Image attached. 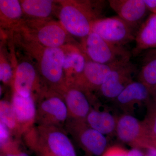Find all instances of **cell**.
Listing matches in <instances>:
<instances>
[{"instance_id": "cell-19", "label": "cell", "mask_w": 156, "mask_h": 156, "mask_svg": "<svg viewBox=\"0 0 156 156\" xmlns=\"http://www.w3.org/2000/svg\"><path fill=\"white\" fill-rule=\"evenodd\" d=\"M87 58L82 50L73 47L65 57L63 64L64 70L67 74L66 84L72 83L83 72Z\"/></svg>"}, {"instance_id": "cell-32", "label": "cell", "mask_w": 156, "mask_h": 156, "mask_svg": "<svg viewBox=\"0 0 156 156\" xmlns=\"http://www.w3.org/2000/svg\"><path fill=\"white\" fill-rule=\"evenodd\" d=\"M128 156H145L139 149L132 148L128 151Z\"/></svg>"}, {"instance_id": "cell-23", "label": "cell", "mask_w": 156, "mask_h": 156, "mask_svg": "<svg viewBox=\"0 0 156 156\" xmlns=\"http://www.w3.org/2000/svg\"><path fill=\"white\" fill-rule=\"evenodd\" d=\"M26 143L37 156H56L52 153L39 138L35 127L24 134Z\"/></svg>"}, {"instance_id": "cell-24", "label": "cell", "mask_w": 156, "mask_h": 156, "mask_svg": "<svg viewBox=\"0 0 156 156\" xmlns=\"http://www.w3.org/2000/svg\"><path fill=\"white\" fill-rule=\"evenodd\" d=\"M0 11L1 16L10 20L19 19L23 12L21 3L17 0H1Z\"/></svg>"}, {"instance_id": "cell-10", "label": "cell", "mask_w": 156, "mask_h": 156, "mask_svg": "<svg viewBox=\"0 0 156 156\" xmlns=\"http://www.w3.org/2000/svg\"><path fill=\"white\" fill-rule=\"evenodd\" d=\"M35 128L40 139L55 155L77 156L73 143L61 128L38 125Z\"/></svg>"}, {"instance_id": "cell-13", "label": "cell", "mask_w": 156, "mask_h": 156, "mask_svg": "<svg viewBox=\"0 0 156 156\" xmlns=\"http://www.w3.org/2000/svg\"><path fill=\"white\" fill-rule=\"evenodd\" d=\"M11 103L18 123L19 136L24 135L36 122L37 105L35 98L24 97L14 92Z\"/></svg>"}, {"instance_id": "cell-21", "label": "cell", "mask_w": 156, "mask_h": 156, "mask_svg": "<svg viewBox=\"0 0 156 156\" xmlns=\"http://www.w3.org/2000/svg\"><path fill=\"white\" fill-rule=\"evenodd\" d=\"M23 13L37 19L50 17L54 8V1L50 0H24L20 1Z\"/></svg>"}, {"instance_id": "cell-22", "label": "cell", "mask_w": 156, "mask_h": 156, "mask_svg": "<svg viewBox=\"0 0 156 156\" xmlns=\"http://www.w3.org/2000/svg\"><path fill=\"white\" fill-rule=\"evenodd\" d=\"M0 122L8 127L12 135L20 136L18 123L11 101L6 100L0 101Z\"/></svg>"}, {"instance_id": "cell-1", "label": "cell", "mask_w": 156, "mask_h": 156, "mask_svg": "<svg viewBox=\"0 0 156 156\" xmlns=\"http://www.w3.org/2000/svg\"><path fill=\"white\" fill-rule=\"evenodd\" d=\"M94 3L89 1L64 2L58 17L59 22L68 33L83 39L91 32L92 23L100 18L99 15L104 5V1H102L98 6H94Z\"/></svg>"}, {"instance_id": "cell-30", "label": "cell", "mask_w": 156, "mask_h": 156, "mask_svg": "<svg viewBox=\"0 0 156 156\" xmlns=\"http://www.w3.org/2000/svg\"><path fill=\"white\" fill-rule=\"evenodd\" d=\"M148 11L156 14V0H144Z\"/></svg>"}, {"instance_id": "cell-9", "label": "cell", "mask_w": 156, "mask_h": 156, "mask_svg": "<svg viewBox=\"0 0 156 156\" xmlns=\"http://www.w3.org/2000/svg\"><path fill=\"white\" fill-rule=\"evenodd\" d=\"M58 92L63 97L67 106L69 119L85 121L92 108V93L74 84H67Z\"/></svg>"}, {"instance_id": "cell-16", "label": "cell", "mask_w": 156, "mask_h": 156, "mask_svg": "<svg viewBox=\"0 0 156 156\" xmlns=\"http://www.w3.org/2000/svg\"><path fill=\"white\" fill-rule=\"evenodd\" d=\"M35 29L34 38L45 48H60L67 41L68 32L60 22L44 23Z\"/></svg>"}, {"instance_id": "cell-3", "label": "cell", "mask_w": 156, "mask_h": 156, "mask_svg": "<svg viewBox=\"0 0 156 156\" xmlns=\"http://www.w3.org/2000/svg\"><path fill=\"white\" fill-rule=\"evenodd\" d=\"M36 102L38 125L61 128L68 120V110L64 99L55 90L41 92Z\"/></svg>"}, {"instance_id": "cell-28", "label": "cell", "mask_w": 156, "mask_h": 156, "mask_svg": "<svg viewBox=\"0 0 156 156\" xmlns=\"http://www.w3.org/2000/svg\"><path fill=\"white\" fill-rule=\"evenodd\" d=\"M12 134L10 129L5 124L0 122V149L3 148L13 141Z\"/></svg>"}, {"instance_id": "cell-31", "label": "cell", "mask_w": 156, "mask_h": 156, "mask_svg": "<svg viewBox=\"0 0 156 156\" xmlns=\"http://www.w3.org/2000/svg\"><path fill=\"white\" fill-rule=\"evenodd\" d=\"M152 149L156 150V138L149 136L147 143L145 149Z\"/></svg>"}, {"instance_id": "cell-7", "label": "cell", "mask_w": 156, "mask_h": 156, "mask_svg": "<svg viewBox=\"0 0 156 156\" xmlns=\"http://www.w3.org/2000/svg\"><path fill=\"white\" fill-rule=\"evenodd\" d=\"M136 65L130 61L116 68L97 92L108 101H113L124 89L134 80L137 73Z\"/></svg>"}, {"instance_id": "cell-25", "label": "cell", "mask_w": 156, "mask_h": 156, "mask_svg": "<svg viewBox=\"0 0 156 156\" xmlns=\"http://www.w3.org/2000/svg\"><path fill=\"white\" fill-rule=\"evenodd\" d=\"M146 114L142 121L150 136L156 138V101L152 98L146 105Z\"/></svg>"}, {"instance_id": "cell-11", "label": "cell", "mask_w": 156, "mask_h": 156, "mask_svg": "<svg viewBox=\"0 0 156 156\" xmlns=\"http://www.w3.org/2000/svg\"><path fill=\"white\" fill-rule=\"evenodd\" d=\"M126 62L103 64L87 58L83 72L72 84H75L89 93L97 92L112 72Z\"/></svg>"}, {"instance_id": "cell-26", "label": "cell", "mask_w": 156, "mask_h": 156, "mask_svg": "<svg viewBox=\"0 0 156 156\" xmlns=\"http://www.w3.org/2000/svg\"><path fill=\"white\" fill-rule=\"evenodd\" d=\"M1 154L4 156H29L21 150L18 144L14 141L1 149Z\"/></svg>"}, {"instance_id": "cell-15", "label": "cell", "mask_w": 156, "mask_h": 156, "mask_svg": "<svg viewBox=\"0 0 156 156\" xmlns=\"http://www.w3.org/2000/svg\"><path fill=\"white\" fill-rule=\"evenodd\" d=\"M37 78L33 65L29 61L21 62L17 66L14 75V92L23 97H34V91H38Z\"/></svg>"}, {"instance_id": "cell-8", "label": "cell", "mask_w": 156, "mask_h": 156, "mask_svg": "<svg viewBox=\"0 0 156 156\" xmlns=\"http://www.w3.org/2000/svg\"><path fill=\"white\" fill-rule=\"evenodd\" d=\"M115 133L121 141L139 149L145 148L149 136L142 121L126 114L118 117Z\"/></svg>"}, {"instance_id": "cell-18", "label": "cell", "mask_w": 156, "mask_h": 156, "mask_svg": "<svg viewBox=\"0 0 156 156\" xmlns=\"http://www.w3.org/2000/svg\"><path fill=\"white\" fill-rule=\"evenodd\" d=\"M117 120L110 112L92 108L85 121L91 128L105 136H110L115 133Z\"/></svg>"}, {"instance_id": "cell-33", "label": "cell", "mask_w": 156, "mask_h": 156, "mask_svg": "<svg viewBox=\"0 0 156 156\" xmlns=\"http://www.w3.org/2000/svg\"><path fill=\"white\" fill-rule=\"evenodd\" d=\"M151 92L152 97L156 101V88L151 90Z\"/></svg>"}, {"instance_id": "cell-27", "label": "cell", "mask_w": 156, "mask_h": 156, "mask_svg": "<svg viewBox=\"0 0 156 156\" xmlns=\"http://www.w3.org/2000/svg\"><path fill=\"white\" fill-rule=\"evenodd\" d=\"M13 73L11 66L1 60L0 64V80L5 84H9L13 78Z\"/></svg>"}, {"instance_id": "cell-29", "label": "cell", "mask_w": 156, "mask_h": 156, "mask_svg": "<svg viewBox=\"0 0 156 156\" xmlns=\"http://www.w3.org/2000/svg\"><path fill=\"white\" fill-rule=\"evenodd\" d=\"M128 151L120 146L108 147L101 156H128Z\"/></svg>"}, {"instance_id": "cell-14", "label": "cell", "mask_w": 156, "mask_h": 156, "mask_svg": "<svg viewBox=\"0 0 156 156\" xmlns=\"http://www.w3.org/2000/svg\"><path fill=\"white\" fill-rule=\"evenodd\" d=\"M108 2L117 16L137 30L148 11L144 0H109Z\"/></svg>"}, {"instance_id": "cell-12", "label": "cell", "mask_w": 156, "mask_h": 156, "mask_svg": "<svg viewBox=\"0 0 156 156\" xmlns=\"http://www.w3.org/2000/svg\"><path fill=\"white\" fill-rule=\"evenodd\" d=\"M152 98L150 89L140 81H134L113 102L124 114L132 115L135 106L146 105Z\"/></svg>"}, {"instance_id": "cell-6", "label": "cell", "mask_w": 156, "mask_h": 156, "mask_svg": "<svg viewBox=\"0 0 156 156\" xmlns=\"http://www.w3.org/2000/svg\"><path fill=\"white\" fill-rule=\"evenodd\" d=\"M68 123V130L87 153L101 156L107 148L106 136L89 127L86 121L73 120Z\"/></svg>"}, {"instance_id": "cell-17", "label": "cell", "mask_w": 156, "mask_h": 156, "mask_svg": "<svg viewBox=\"0 0 156 156\" xmlns=\"http://www.w3.org/2000/svg\"><path fill=\"white\" fill-rule=\"evenodd\" d=\"M134 41V55H138L144 50L156 49V14L151 13L143 23Z\"/></svg>"}, {"instance_id": "cell-4", "label": "cell", "mask_w": 156, "mask_h": 156, "mask_svg": "<svg viewBox=\"0 0 156 156\" xmlns=\"http://www.w3.org/2000/svg\"><path fill=\"white\" fill-rule=\"evenodd\" d=\"M137 30L118 16L98 18L91 28V32L110 44L123 47L135 41Z\"/></svg>"}, {"instance_id": "cell-2", "label": "cell", "mask_w": 156, "mask_h": 156, "mask_svg": "<svg viewBox=\"0 0 156 156\" xmlns=\"http://www.w3.org/2000/svg\"><path fill=\"white\" fill-rule=\"evenodd\" d=\"M82 48L88 59L101 64L123 63L131 60V53L125 47L112 44L92 32L82 39Z\"/></svg>"}, {"instance_id": "cell-5", "label": "cell", "mask_w": 156, "mask_h": 156, "mask_svg": "<svg viewBox=\"0 0 156 156\" xmlns=\"http://www.w3.org/2000/svg\"><path fill=\"white\" fill-rule=\"evenodd\" d=\"M65 57V53L61 48L44 47L38 58L41 75L56 92L66 85L63 68Z\"/></svg>"}, {"instance_id": "cell-34", "label": "cell", "mask_w": 156, "mask_h": 156, "mask_svg": "<svg viewBox=\"0 0 156 156\" xmlns=\"http://www.w3.org/2000/svg\"><path fill=\"white\" fill-rule=\"evenodd\" d=\"M0 156H4L2 155L1 154V155H0Z\"/></svg>"}, {"instance_id": "cell-20", "label": "cell", "mask_w": 156, "mask_h": 156, "mask_svg": "<svg viewBox=\"0 0 156 156\" xmlns=\"http://www.w3.org/2000/svg\"><path fill=\"white\" fill-rule=\"evenodd\" d=\"M138 73V81L151 90L156 88V49L149 50Z\"/></svg>"}]
</instances>
